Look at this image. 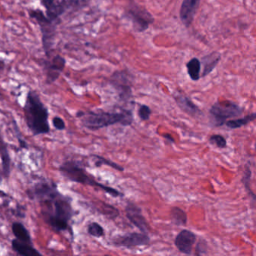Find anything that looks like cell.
Listing matches in <instances>:
<instances>
[{"label":"cell","instance_id":"1","mask_svg":"<svg viewBox=\"0 0 256 256\" xmlns=\"http://www.w3.org/2000/svg\"><path fill=\"white\" fill-rule=\"evenodd\" d=\"M29 199L40 205L43 220L54 232L69 231L73 236L70 221L75 216L71 199L59 191L57 183L51 180H41L26 191Z\"/></svg>","mask_w":256,"mask_h":256},{"label":"cell","instance_id":"2","mask_svg":"<svg viewBox=\"0 0 256 256\" xmlns=\"http://www.w3.org/2000/svg\"><path fill=\"white\" fill-rule=\"evenodd\" d=\"M23 114L25 123L34 136L47 135L50 132L48 109L34 91H29L26 95Z\"/></svg>","mask_w":256,"mask_h":256},{"label":"cell","instance_id":"3","mask_svg":"<svg viewBox=\"0 0 256 256\" xmlns=\"http://www.w3.org/2000/svg\"><path fill=\"white\" fill-rule=\"evenodd\" d=\"M76 117L81 120V125L91 131H96L115 124L124 127L131 126L133 114L131 110H124L120 113H110L103 110L78 111Z\"/></svg>","mask_w":256,"mask_h":256},{"label":"cell","instance_id":"4","mask_svg":"<svg viewBox=\"0 0 256 256\" xmlns=\"http://www.w3.org/2000/svg\"><path fill=\"white\" fill-rule=\"evenodd\" d=\"M60 173L67 180L74 183H80L83 185L98 187L107 194H110L114 198L124 197V193L120 192L116 189L107 187L99 183L95 180L94 177L89 175L86 169L78 161L67 160L63 162L59 167Z\"/></svg>","mask_w":256,"mask_h":256},{"label":"cell","instance_id":"5","mask_svg":"<svg viewBox=\"0 0 256 256\" xmlns=\"http://www.w3.org/2000/svg\"><path fill=\"white\" fill-rule=\"evenodd\" d=\"M243 112V107L231 101L216 102L210 109L211 124L214 127H222L226 120L239 117Z\"/></svg>","mask_w":256,"mask_h":256},{"label":"cell","instance_id":"6","mask_svg":"<svg viewBox=\"0 0 256 256\" xmlns=\"http://www.w3.org/2000/svg\"><path fill=\"white\" fill-rule=\"evenodd\" d=\"M125 17L131 21L133 29L138 33L146 31L154 22V18L148 10L134 0H128L126 7Z\"/></svg>","mask_w":256,"mask_h":256},{"label":"cell","instance_id":"7","mask_svg":"<svg viewBox=\"0 0 256 256\" xmlns=\"http://www.w3.org/2000/svg\"><path fill=\"white\" fill-rule=\"evenodd\" d=\"M29 15L32 18H34L40 26L43 33V47L44 52L47 54L53 46L56 23L50 21L39 9L31 10L29 12Z\"/></svg>","mask_w":256,"mask_h":256},{"label":"cell","instance_id":"8","mask_svg":"<svg viewBox=\"0 0 256 256\" xmlns=\"http://www.w3.org/2000/svg\"><path fill=\"white\" fill-rule=\"evenodd\" d=\"M132 75L126 70L116 71L110 78V83L112 86L118 93L120 99L123 100H129L132 96L133 82Z\"/></svg>","mask_w":256,"mask_h":256},{"label":"cell","instance_id":"9","mask_svg":"<svg viewBox=\"0 0 256 256\" xmlns=\"http://www.w3.org/2000/svg\"><path fill=\"white\" fill-rule=\"evenodd\" d=\"M88 2V0H55L54 7L50 12L46 13V16L50 21L57 23L60 17L64 15L67 10L83 7Z\"/></svg>","mask_w":256,"mask_h":256},{"label":"cell","instance_id":"10","mask_svg":"<svg viewBox=\"0 0 256 256\" xmlns=\"http://www.w3.org/2000/svg\"><path fill=\"white\" fill-rule=\"evenodd\" d=\"M150 242V238L147 234L133 233L127 234L124 236H119L114 240V244L118 247H124L126 248H132V247H142L148 246Z\"/></svg>","mask_w":256,"mask_h":256},{"label":"cell","instance_id":"11","mask_svg":"<svg viewBox=\"0 0 256 256\" xmlns=\"http://www.w3.org/2000/svg\"><path fill=\"white\" fill-rule=\"evenodd\" d=\"M126 215L128 220L138 228L142 233L148 235L149 232V225L145 216H143L142 211L134 203L128 202L126 207Z\"/></svg>","mask_w":256,"mask_h":256},{"label":"cell","instance_id":"12","mask_svg":"<svg viewBox=\"0 0 256 256\" xmlns=\"http://www.w3.org/2000/svg\"><path fill=\"white\" fill-rule=\"evenodd\" d=\"M196 235L194 232L183 229L177 235L174 244L180 253L190 255L192 251L193 246L196 242Z\"/></svg>","mask_w":256,"mask_h":256},{"label":"cell","instance_id":"13","mask_svg":"<svg viewBox=\"0 0 256 256\" xmlns=\"http://www.w3.org/2000/svg\"><path fill=\"white\" fill-rule=\"evenodd\" d=\"M201 0H183L180 10V18L182 23L190 27L194 21Z\"/></svg>","mask_w":256,"mask_h":256},{"label":"cell","instance_id":"14","mask_svg":"<svg viewBox=\"0 0 256 256\" xmlns=\"http://www.w3.org/2000/svg\"><path fill=\"white\" fill-rule=\"evenodd\" d=\"M65 65V60L61 56H56L49 62L44 63V66L47 75V82L53 83L60 77Z\"/></svg>","mask_w":256,"mask_h":256},{"label":"cell","instance_id":"15","mask_svg":"<svg viewBox=\"0 0 256 256\" xmlns=\"http://www.w3.org/2000/svg\"><path fill=\"white\" fill-rule=\"evenodd\" d=\"M174 99L178 107L188 115L192 117H197L202 114V112L200 110L199 107L196 105H194L192 101L185 95L177 94Z\"/></svg>","mask_w":256,"mask_h":256},{"label":"cell","instance_id":"16","mask_svg":"<svg viewBox=\"0 0 256 256\" xmlns=\"http://www.w3.org/2000/svg\"><path fill=\"white\" fill-rule=\"evenodd\" d=\"M0 158L2 161V174L5 178L9 177L12 171V158L10 156L8 144L4 140L0 129Z\"/></svg>","mask_w":256,"mask_h":256},{"label":"cell","instance_id":"17","mask_svg":"<svg viewBox=\"0 0 256 256\" xmlns=\"http://www.w3.org/2000/svg\"><path fill=\"white\" fill-rule=\"evenodd\" d=\"M221 54L219 53L212 52L208 55L204 56L201 59V64L202 65V74H201V78L208 76L212 72L216 65L220 62Z\"/></svg>","mask_w":256,"mask_h":256},{"label":"cell","instance_id":"18","mask_svg":"<svg viewBox=\"0 0 256 256\" xmlns=\"http://www.w3.org/2000/svg\"><path fill=\"white\" fill-rule=\"evenodd\" d=\"M12 248L14 252L21 256H41L43 254L33 247L31 243L20 241L17 239L12 240Z\"/></svg>","mask_w":256,"mask_h":256},{"label":"cell","instance_id":"19","mask_svg":"<svg viewBox=\"0 0 256 256\" xmlns=\"http://www.w3.org/2000/svg\"><path fill=\"white\" fill-rule=\"evenodd\" d=\"M12 234L17 240L33 244L31 235L22 222H14L12 225Z\"/></svg>","mask_w":256,"mask_h":256},{"label":"cell","instance_id":"20","mask_svg":"<svg viewBox=\"0 0 256 256\" xmlns=\"http://www.w3.org/2000/svg\"><path fill=\"white\" fill-rule=\"evenodd\" d=\"M187 72L192 81H198L201 78V64L199 59L194 57L187 63Z\"/></svg>","mask_w":256,"mask_h":256},{"label":"cell","instance_id":"21","mask_svg":"<svg viewBox=\"0 0 256 256\" xmlns=\"http://www.w3.org/2000/svg\"><path fill=\"white\" fill-rule=\"evenodd\" d=\"M256 119V113L249 114L243 118L234 119V120H228L225 122V125L231 129H236V128H241L244 126L248 125L251 122L254 121Z\"/></svg>","mask_w":256,"mask_h":256},{"label":"cell","instance_id":"22","mask_svg":"<svg viewBox=\"0 0 256 256\" xmlns=\"http://www.w3.org/2000/svg\"><path fill=\"white\" fill-rule=\"evenodd\" d=\"M171 218L173 225L177 226H185L187 223V215L185 211L177 207H173L171 210Z\"/></svg>","mask_w":256,"mask_h":256},{"label":"cell","instance_id":"23","mask_svg":"<svg viewBox=\"0 0 256 256\" xmlns=\"http://www.w3.org/2000/svg\"><path fill=\"white\" fill-rule=\"evenodd\" d=\"M92 156L96 159V162H95V166H96V167H101V166L105 165V166L111 167L112 169H115V170L119 171H124V170H125L124 167H122V166L118 165V164L111 162V161L106 159V158L102 157V156H98V155H92Z\"/></svg>","mask_w":256,"mask_h":256},{"label":"cell","instance_id":"24","mask_svg":"<svg viewBox=\"0 0 256 256\" xmlns=\"http://www.w3.org/2000/svg\"><path fill=\"white\" fill-rule=\"evenodd\" d=\"M87 232L92 237H102L104 236L105 230L100 224L98 222H91L87 226Z\"/></svg>","mask_w":256,"mask_h":256},{"label":"cell","instance_id":"25","mask_svg":"<svg viewBox=\"0 0 256 256\" xmlns=\"http://www.w3.org/2000/svg\"><path fill=\"white\" fill-rule=\"evenodd\" d=\"M210 143L211 145H216L218 148L224 149L227 147L226 139L221 135H213L210 137Z\"/></svg>","mask_w":256,"mask_h":256},{"label":"cell","instance_id":"26","mask_svg":"<svg viewBox=\"0 0 256 256\" xmlns=\"http://www.w3.org/2000/svg\"><path fill=\"white\" fill-rule=\"evenodd\" d=\"M252 171L250 168L247 167L245 170L244 176H243V183L246 190L248 191L249 194L253 197V200H256V195L252 192L251 189L250 188V180H251Z\"/></svg>","mask_w":256,"mask_h":256},{"label":"cell","instance_id":"27","mask_svg":"<svg viewBox=\"0 0 256 256\" xmlns=\"http://www.w3.org/2000/svg\"><path fill=\"white\" fill-rule=\"evenodd\" d=\"M13 130L14 132H15V137H16L17 139H18V143H19L20 148L22 149H28L27 143H26V141H25L23 137H22L19 127H18V124H17L15 121H14Z\"/></svg>","mask_w":256,"mask_h":256},{"label":"cell","instance_id":"28","mask_svg":"<svg viewBox=\"0 0 256 256\" xmlns=\"http://www.w3.org/2000/svg\"><path fill=\"white\" fill-rule=\"evenodd\" d=\"M151 113H152V111H151V109L149 108V106H145V105L140 106L139 110H138V116L142 121H146V120H149Z\"/></svg>","mask_w":256,"mask_h":256},{"label":"cell","instance_id":"29","mask_svg":"<svg viewBox=\"0 0 256 256\" xmlns=\"http://www.w3.org/2000/svg\"><path fill=\"white\" fill-rule=\"evenodd\" d=\"M52 124L54 128L58 131H63L65 128V123L62 117L56 116L52 119Z\"/></svg>","mask_w":256,"mask_h":256},{"label":"cell","instance_id":"30","mask_svg":"<svg viewBox=\"0 0 256 256\" xmlns=\"http://www.w3.org/2000/svg\"><path fill=\"white\" fill-rule=\"evenodd\" d=\"M196 253L198 255L206 254L208 252V243L204 240H201L196 246Z\"/></svg>","mask_w":256,"mask_h":256},{"label":"cell","instance_id":"31","mask_svg":"<svg viewBox=\"0 0 256 256\" xmlns=\"http://www.w3.org/2000/svg\"><path fill=\"white\" fill-rule=\"evenodd\" d=\"M41 1H42L43 6L45 8L46 13L52 9L54 3H55V0H41Z\"/></svg>","mask_w":256,"mask_h":256},{"label":"cell","instance_id":"32","mask_svg":"<svg viewBox=\"0 0 256 256\" xmlns=\"http://www.w3.org/2000/svg\"><path fill=\"white\" fill-rule=\"evenodd\" d=\"M163 137L164 138H166V139H167L168 141H169L170 143L174 142V140H173V138H172L171 135H169V134H166V135H164Z\"/></svg>","mask_w":256,"mask_h":256}]
</instances>
